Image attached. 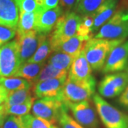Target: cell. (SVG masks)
Instances as JSON below:
<instances>
[{"label": "cell", "instance_id": "1", "mask_svg": "<svg viewBox=\"0 0 128 128\" xmlns=\"http://www.w3.org/2000/svg\"><path fill=\"white\" fill-rule=\"evenodd\" d=\"M81 16L76 12L68 11L58 19L49 36L52 52H54L64 42L76 35Z\"/></svg>", "mask_w": 128, "mask_h": 128}, {"label": "cell", "instance_id": "2", "mask_svg": "<svg viewBox=\"0 0 128 128\" xmlns=\"http://www.w3.org/2000/svg\"><path fill=\"white\" fill-rule=\"evenodd\" d=\"M124 41L107 40L94 37L90 38L85 46L84 52L92 70H102L111 50Z\"/></svg>", "mask_w": 128, "mask_h": 128}, {"label": "cell", "instance_id": "3", "mask_svg": "<svg viewBox=\"0 0 128 128\" xmlns=\"http://www.w3.org/2000/svg\"><path fill=\"white\" fill-rule=\"evenodd\" d=\"M128 37V10H116L112 16L105 23L94 36L107 40H125Z\"/></svg>", "mask_w": 128, "mask_h": 128}, {"label": "cell", "instance_id": "4", "mask_svg": "<svg viewBox=\"0 0 128 128\" xmlns=\"http://www.w3.org/2000/svg\"><path fill=\"white\" fill-rule=\"evenodd\" d=\"M96 111L105 128H128V114L120 111L98 94L92 96Z\"/></svg>", "mask_w": 128, "mask_h": 128}, {"label": "cell", "instance_id": "5", "mask_svg": "<svg viewBox=\"0 0 128 128\" xmlns=\"http://www.w3.org/2000/svg\"><path fill=\"white\" fill-rule=\"evenodd\" d=\"M96 85L94 77L85 81L74 80L67 77L59 98L64 103L88 100L95 93Z\"/></svg>", "mask_w": 128, "mask_h": 128}, {"label": "cell", "instance_id": "6", "mask_svg": "<svg viewBox=\"0 0 128 128\" xmlns=\"http://www.w3.org/2000/svg\"><path fill=\"white\" fill-rule=\"evenodd\" d=\"M66 108V106L59 97L43 98L34 101L32 110L34 116L56 124L61 112Z\"/></svg>", "mask_w": 128, "mask_h": 128}, {"label": "cell", "instance_id": "7", "mask_svg": "<svg viewBox=\"0 0 128 128\" xmlns=\"http://www.w3.org/2000/svg\"><path fill=\"white\" fill-rule=\"evenodd\" d=\"M21 65L16 40L0 47V77H13Z\"/></svg>", "mask_w": 128, "mask_h": 128}, {"label": "cell", "instance_id": "8", "mask_svg": "<svg viewBox=\"0 0 128 128\" xmlns=\"http://www.w3.org/2000/svg\"><path fill=\"white\" fill-rule=\"evenodd\" d=\"M74 120L86 128H99L100 122L96 108L88 100L78 102H66Z\"/></svg>", "mask_w": 128, "mask_h": 128}, {"label": "cell", "instance_id": "9", "mask_svg": "<svg viewBox=\"0 0 128 128\" xmlns=\"http://www.w3.org/2000/svg\"><path fill=\"white\" fill-rule=\"evenodd\" d=\"M128 85V76L125 72L106 74L98 85L100 96L105 98L119 96Z\"/></svg>", "mask_w": 128, "mask_h": 128}, {"label": "cell", "instance_id": "10", "mask_svg": "<svg viewBox=\"0 0 128 128\" xmlns=\"http://www.w3.org/2000/svg\"><path fill=\"white\" fill-rule=\"evenodd\" d=\"M128 65V40L124 41L111 50L102 69L105 74L122 72Z\"/></svg>", "mask_w": 128, "mask_h": 128}, {"label": "cell", "instance_id": "11", "mask_svg": "<svg viewBox=\"0 0 128 128\" xmlns=\"http://www.w3.org/2000/svg\"><path fill=\"white\" fill-rule=\"evenodd\" d=\"M64 14L60 6L50 9L38 8L36 11L34 30L38 34L48 35L55 26L60 16Z\"/></svg>", "mask_w": 128, "mask_h": 128}, {"label": "cell", "instance_id": "12", "mask_svg": "<svg viewBox=\"0 0 128 128\" xmlns=\"http://www.w3.org/2000/svg\"><path fill=\"white\" fill-rule=\"evenodd\" d=\"M41 34L35 30L29 32L19 36H16L18 52L22 64L26 62L34 54L41 40Z\"/></svg>", "mask_w": 128, "mask_h": 128}, {"label": "cell", "instance_id": "13", "mask_svg": "<svg viewBox=\"0 0 128 128\" xmlns=\"http://www.w3.org/2000/svg\"><path fill=\"white\" fill-rule=\"evenodd\" d=\"M67 78L48 79L33 85V92L37 98L59 97Z\"/></svg>", "mask_w": 128, "mask_h": 128}, {"label": "cell", "instance_id": "14", "mask_svg": "<svg viewBox=\"0 0 128 128\" xmlns=\"http://www.w3.org/2000/svg\"><path fill=\"white\" fill-rule=\"evenodd\" d=\"M92 70L83 50L73 60L68 70V78L78 81L88 80L93 77Z\"/></svg>", "mask_w": 128, "mask_h": 128}, {"label": "cell", "instance_id": "15", "mask_svg": "<svg viewBox=\"0 0 128 128\" xmlns=\"http://www.w3.org/2000/svg\"><path fill=\"white\" fill-rule=\"evenodd\" d=\"M18 16L14 0H0V26L16 29Z\"/></svg>", "mask_w": 128, "mask_h": 128}, {"label": "cell", "instance_id": "16", "mask_svg": "<svg viewBox=\"0 0 128 128\" xmlns=\"http://www.w3.org/2000/svg\"><path fill=\"white\" fill-rule=\"evenodd\" d=\"M119 0H106L98 9L92 14L93 26L92 34H96L100 27L110 19L117 10Z\"/></svg>", "mask_w": 128, "mask_h": 128}, {"label": "cell", "instance_id": "17", "mask_svg": "<svg viewBox=\"0 0 128 128\" xmlns=\"http://www.w3.org/2000/svg\"><path fill=\"white\" fill-rule=\"evenodd\" d=\"M90 38H92L81 36L76 34L69 38L68 40L64 42L55 51L63 52L77 57L84 50L86 43Z\"/></svg>", "mask_w": 128, "mask_h": 128}, {"label": "cell", "instance_id": "18", "mask_svg": "<svg viewBox=\"0 0 128 128\" xmlns=\"http://www.w3.org/2000/svg\"><path fill=\"white\" fill-rule=\"evenodd\" d=\"M52 53L49 38L47 36V35L41 34V40L37 50L26 62L34 64L46 63V60L48 58Z\"/></svg>", "mask_w": 128, "mask_h": 128}, {"label": "cell", "instance_id": "19", "mask_svg": "<svg viewBox=\"0 0 128 128\" xmlns=\"http://www.w3.org/2000/svg\"><path fill=\"white\" fill-rule=\"evenodd\" d=\"M45 65L46 63L34 64L25 62L20 66L13 77L24 78L32 83L33 80L38 76Z\"/></svg>", "mask_w": 128, "mask_h": 128}, {"label": "cell", "instance_id": "20", "mask_svg": "<svg viewBox=\"0 0 128 128\" xmlns=\"http://www.w3.org/2000/svg\"><path fill=\"white\" fill-rule=\"evenodd\" d=\"M76 57L63 52L55 51L51 54L47 60V64H50L60 70H68L70 68L73 60Z\"/></svg>", "mask_w": 128, "mask_h": 128}, {"label": "cell", "instance_id": "21", "mask_svg": "<svg viewBox=\"0 0 128 128\" xmlns=\"http://www.w3.org/2000/svg\"><path fill=\"white\" fill-rule=\"evenodd\" d=\"M36 20V12H20L16 26V36H19L28 32L34 30Z\"/></svg>", "mask_w": 128, "mask_h": 128}, {"label": "cell", "instance_id": "22", "mask_svg": "<svg viewBox=\"0 0 128 128\" xmlns=\"http://www.w3.org/2000/svg\"><path fill=\"white\" fill-rule=\"evenodd\" d=\"M68 70H60L55 68L50 64H46L44 68H42L41 72L38 75L36 78H35L32 84H35L43 80H46L48 79H58V78H67L68 77Z\"/></svg>", "mask_w": 128, "mask_h": 128}, {"label": "cell", "instance_id": "23", "mask_svg": "<svg viewBox=\"0 0 128 128\" xmlns=\"http://www.w3.org/2000/svg\"><path fill=\"white\" fill-rule=\"evenodd\" d=\"M0 86L7 91H15L22 89L32 88L33 84L24 78L18 77H0Z\"/></svg>", "mask_w": 128, "mask_h": 128}, {"label": "cell", "instance_id": "24", "mask_svg": "<svg viewBox=\"0 0 128 128\" xmlns=\"http://www.w3.org/2000/svg\"><path fill=\"white\" fill-rule=\"evenodd\" d=\"M32 97V88L18 90L15 91H8L7 97L4 105L7 108L12 105L22 104L27 101Z\"/></svg>", "mask_w": 128, "mask_h": 128}, {"label": "cell", "instance_id": "25", "mask_svg": "<svg viewBox=\"0 0 128 128\" xmlns=\"http://www.w3.org/2000/svg\"><path fill=\"white\" fill-rule=\"evenodd\" d=\"M106 0H80L75 12L80 16L92 14Z\"/></svg>", "mask_w": 128, "mask_h": 128}, {"label": "cell", "instance_id": "26", "mask_svg": "<svg viewBox=\"0 0 128 128\" xmlns=\"http://www.w3.org/2000/svg\"><path fill=\"white\" fill-rule=\"evenodd\" d=\"M22 119L25 128H58L56 124L32 114L23 115Z\"/></svg>", "mask_w": 128, "mask_h": 128}, {"label": "cell", "instance_id": "27", "mask_svg": "<svg viewBox=\"0 0 128 128\" xmlns=\"http://www.w3.org/2000/svg\"><path fill=\"white\" fill-rule=\"evenodd\" d=\"M35 101V98L32 97L25 102L18 105H12L6 108L5 110L7 115H15V116H23L28 114L32 110L33 104Z\"/></svg>", "mask_w": 128, "mask_h": 128}, {"label": "cell", "instance_id": "28", "mask_svg": "<svg viewBox=\"0 0 128 128\" xmlns=\"http://www.w3.org/2000/svg\"><path fill=\"white\" fill-rule=\"evenodd\" d=\"M58 122L60 128H86L76 122L68 113V109H64L60 114Z\"/></svg>", "mask_w": 128, "mask_h": 128}, {"label": "cell", "instance_id": "29", "mask_svg": "<svg viewBox=\"0 0 128 128\" xmlns=\"http://www.w3.org/2000/svg\"><path fill=\"white\" fill-rule=\"evenodd\" d=\"M16 35V28L0 26V47L9 42Z\"/></svg>", "mask_w": 128, "mask_h": 128}, {"label": "cell", "instance_id": "30", "mask_svg": "<svg viewBox=\"0 0 128 128\" xmlns=\"http://www.w3.org/2000/svg\"><path fill=\"white\" fill-rule=\"evenodd\" d=\"M19 12H34L38 9L36 0H14Z\"/></svg>", "mask_w": 128, "mask_h": 128}, {"label": "cell", "instance_id": "31", "mask_svg": "<svg viewBox=\"0 0 128 128\" xmlns=\"http://www.w3.org/2000/svg\"><path fill=\"white\" fill-rule=\"evenodd\" d=\"M2 128H25L22 116L7 115Z\"/></svg>", "mask_w": 128, "mask_h": 128}, {"label": "cell", "instance_id": "32", "mask_svg": "<svg viewBox=\"0 0 128 128\" xmlns=\"http://www.w3.org/2000/svg\"><path fill=\"white\" fill-rule=\"evenodd\" d=\"M38 8L41 9H50L58 6L59 0H36Z\"/></svg>", "mask_w": 128, "mask_h": 128}, {"label": "cell", "instance_id": "33", "mask_svg": "<svg viewBox=\"0 0 128 128\" xmlns=\"http://www.w3.org/2000/svg\"><path fill=\"white\" fill-rule=\"evenodd\" d=\"M118 103L125 109L128 110V85L123 92L119 96Z\"/></svg>", "mask_w": 128, "mask_h": 128}, {"label": "cell", "instance_id": "34", "mask_svg": "<svg viewBox=\"0 0 128 128\" xmlns=\"http://www.w3.org/2000/svg\"><path fill=\"white\" fill-rule=\"evenodd\" d=\"M60 6L67 9L66 12L71 11V9H75L78 4V0H59Z\"/></svg>", "mask_w": 128, "mask_h": 128}, {"label": "cell", "instance_id": "35", "mask_svg": "<svg viewBox=\"0 0 128 128\" xmlns=\"http://www.w3.org/2000/svg\"><path fill=\"white\" fill-rule=\"evenodd\" d=\"M8 91L3 87L0 86V106L4 105L7 97Z\"/></svg>", "mask_w": 128, "mask_h": 128}, {"label": "cell", "instance_id": "36", "mask_svg": "<svg viewBox=\"0 0 128 128\" xmlns=\"http://www.w3.org/2000/svg\"><path fill=\"white\" fill-rule=\"evenodd\" d=\"M7 114L6 113L4 105H2L0 106V128L2 127L3 123L4 122L5 118H6Z\"/></svg>", "mask_w": 128, "mask_h": 128}, {"label": "cell", "instance_id": "37", "mask_svg": "<svg viewBox=\"0 0 128 128\" xmlns=\"http://www.w3.org/2000/svg\"><path fill=\"white\" fill-rule=\"evenodd\" d=\"M125 73H127V75H128V66H127V68H126V69H125Z\"/></svg>", "mask_w": 128, "mask_h": 128}, {"label": "cell", "instance_id": "38", "mask_svg": "<svg viewBox=\"0 0 128 128\" xmlns=\"http://www.w3.org/2000/svg\"><path fill=\"white\" fill-rule=\"evenodd\" d=\"M79 1H80V0H78V3L79 2Z\"/></svg>", "mask_w": 128, "mask_h": 128}, {"label": "cell", "instance_id": "39", "mask_svg": "<svg viewBox=\"0 0 128 128\" xmlns=\"http://www.w3.org/2000/svg\"></svg>", "mask_w": 128, "mask_h": 128}]
</instances>
